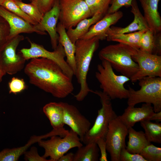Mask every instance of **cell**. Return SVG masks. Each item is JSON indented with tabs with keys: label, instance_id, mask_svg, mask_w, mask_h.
<instances>
[{
	"label": "cell",
	"instance_id": "1",
	"mask_svg": "<svg viewBox=\"0 0 161 161\" xmlns=\"http://www.w3.org/2000/svg\"><path fill=\"white\" fill-rule=\"evenodd\" d=\"M24 72L31 84L55 97L64 98L74 91L72 79L50 60L32 59L25 66Z\"/></svg>",
	"mask_w": 161,
	"mask_h": 161
},
{
	"label": "cell",
	"instance_id": "2",
	"mask_svg": "<svg viewBox=\"0 0 161 161\" xmlns=\"http://www.w3.org/2000/svg\"><path fill=\"white\" fill-rule=\"evenodd\" d=\"M99 41L97 38L94 37L80 39L75 43L76 70L74 75L80 86L79 92L74 95L78 101L83 100L89 93L93 91L88 86L87 75L94 54L99 47Z\"/></svg>",
	"mask_w": 161,
	"mask_h": 161
},
{
	"label": "cell",
	"instance_id": "3",
	"mask_svg": "<svg viewBox=\"0 0 161 161\" xmlns=\"http://www.w3.org/2000/svg\"><path fill=\"white\" fill-rule=\"evenodd\" d=\"M137 49L129 45L118 43L103 48L99 51L98 56L100 60L108 61L117 71L130 78L138 69L137 64L132 58Z\"/></svg>",
	"mask_w": 161,
	"mask_h": 161
},
{
	"label": "cell",
	"instance_id": "4",
	"mask_svg": "<svg viewBox=\"0 0 161 161\" xmlns=\"http://www.w3.org/2000/svg\"><path fill=\"white\" fill-rule=\"evenodd\" d=\"M101 61V63L97 65L95 77L102 91L111 100L127 99L129 91L124 87V84L130 80V78L122 75H116L108 61Z\"/></svg>",
	"mask_w": 161,
	"mask_h": 161
},
{
	"label": "cell",
	"instance_id": "5",
	"mask_svg": "<svg viewBox=\"0 0 161 161\" xmlns=\"http://www.w3.org/2000/svg\"><path fill=\"white\" fill-rule=\"evenodd\" d=\"M140 89L135 90L129 86L128 106L144 103L153 105L155 112L161 111V77L148 76L138 80Z\"/></svg>",
	"mask_w": 161,
	"mask_h": 161
},
{
	"label": "cell",
	"instance_id": "6",
	"mask_svg": "<svg viewBox=\"0 0 161 161\" xmlns=\"http://www.w3.org/2000/svg\"><path fill=\"white\" fill-rule=\"evenodd\" d=\"M92 92L99 97L102 106L98 110L93 126L84 137L82 142L85 145L96 143L100 138L105 139L110 122L117 116L113 108L112 100L107 95L99 90H93Z\"/></svg>",
	"mask_w": 161,
	"mask_h": 161
},
{
	"label": "cell",
	"instance_id": "7",
	"mask_svg": "<svg viewBox=\"0 0 161 161\" xmlns=\"http://www.w3.org/2000/svg\"><path fill=\"white\" fill-rule=\"evenodd\" d=\"M38 142L39 145L44 150L43 157H49L50 161H58L71 149L83 145L78 135L71 129L64 137L54 136L49 140L41 139Z\"/></svg>",
	"mask_w": 161,
	"mask_h": 161
},
{
	"label": "cell",
	"instance_id": "8",
	"mask_svg": "<svg viewBox=\"0 0 161 161\" xmlns=\"http://www.w3.org/2000/svg\"><path fill=\"white\" fill-rule=\"evenodd\" d=\"M30 44V48H23L19 52L26 61L37 58H43L52 60L56 63L64 73L70 78L74 75L73 72L65 60L66 55L62 45L58 43L56 48L49 51L41 45L36 44L27 38Z\"/></svg>",
	"mask_w": 161,
	"mask_h": 161
},
{
	"label": "cell",
	"instance_id": "9",
	"mask_svg": "<svg viewBox=\"0 0 161 161\" xmlns=\"http://www.w3.org/2000/svg\"><path fill=\"white\" fill-rule=\"evenodd\" d=\"M59 20L66 30L75 27L82 20L92 16L84 0H59Z\"/></svg>",
	"mask_w": 161,
	"mask_h": 161
},
{
	"label": "cell",
	"instance_id": "10",
	"mask_svg": "<svg viewBox=\"0 0 161 161\" xmlns=\"http://www.w3.org/2000/svg\"><path fill=\"white\" fill-rule=\"evenodd\" d=\"M24 39L20 34L8 40L0 49V58L2 69L10 75L16 74L24 68L26 60L20 53H16L19 43Z\"/></svg>",
	"mask_w": 161,
	"mask_h": 161
},
{
	"label": "cell",
	"instance_id": "11",
	"mask_svg": "<svg viewBox=\"0 0 161 161\" xmlns=\"http://www.w3.org/2000/svg\"><path fill=\"white\" fill-rule=\"evenodd\" d=\"M128 129L118 116L110 122L105 138L106 150L112 161H120L122 149L126 147V138Z\"/></svg>",
	"mask_w": 161,
	"mask_h": 161
},
{
	"label": "cell",
	"instance_id": "12",
	"mask_svg": "<svg viewBox=\"0 0 161 161\" xmlns=\"http://www.w3.org/2000/svg\"><path fill=\"white\" fill-rule=\"evenodd\" d=\"M132 58L138 66L137 72L130 78L132 82H135L146 77H161V55L146 53L137 49Z\"/></svg>",
	"mask_w": 161,
	"mask_h": 161
},
{
	"label": "cell",
	"instance_id": "13",
	"mask_svg": "<svg viewBox=\"0 0 161 161\" xmlns=\"http://www.w3.org/2000/svg\"><path fill=\"white\" fill-rule=\"evenodd\" d=\"M63 109L64 121L76 132L82 142L84 136L91 128L89 121L83 115L75 106L61 102Z\"/></svg>",
	"mask_w": 161,
	"mask_h": 161
},
{
	"label": "cell",
	"instance_id": "14",
	"mask_svg": "<svg viewBox=\"0 0 161 161\" xmlns=\"http://www.w3.org/2000/svg\"><path fill=\"white\" fill-rule=\"evenodd\" d=\"M60 11L59 0H56L54 4L49 11L45 13L41 21L35 26L39 31L46 34L48 33L50 38L52 48L55 49L58 43V35L57 26Z\"/></svg>",
	"mask_w": 161,
	"mask_h": 161
},
{
	"label": "cell",
	"instance_id": "15",
	"mask_svg": "<svg viewBox=\"0 0 161 161\" xmlns=\"http://www.w3.org/2000/svg\"><path fill=\"white\" fill-rule=\"evenodd\" d=\"M44 113L48 118L53 130L50 133L51 136H58L61 137L65 136L69 131L64 127L63 109L61 102H50L43 107Z\"/></svg>",
	"mask_w": 161,
	"mask_h": 161
},
{
	"label": "cell",
	"instance_id": "16",
	"mask_svg": "<svg viewBox=\"0 0 161 161\" xmlns=\"http://www.w3.org/2000/svg\"><path fill=\"white\" fill-rule=\"evenodd\" d=\"M0 16L7 21L10 27L9 40L22 33L35 32L41 35H45L38 30L35 25L30 24L1 5Z\"/></svg>",
	"mask_w": 161,
	"mask_h": 161
},
{
	"label": "cell",
	"instance_id": "17",
	"mask_svg": "<svg viewBox=\"0 0 161 161\" xmlns=\"http://www.w3.org/2000/svg\"><path fill=\"white\" fill-rule=\"evenodd\" d=\"M123 16V13L120 11L112 13H107L101 19L92 25L87 33L80 39H88L96 37L100 40L106 39L108 30Z\"/></svg>",
	"mask_w": 161,
	"mask_h": 161
},
{
	"label": "cell",
	"instance_id": "18",
	"mask_svg": "<svg viewBox=\"0 0 161 161\" xmlns=\"http://www.w3.org/2000/svg\"><path fill=\"white\" fill-rule=\"evenodd\" d=\"M154 112L152 105L145 103L140 107L128 106L123 114L118 117L128 129L133 127L137 123L149 120Z\"/></svg>",
	"mask_w": 161,
	"mask_h": 161
},
{
	"label": "cell",
	"instance_id": "19",
	"mask_svg": "<svg viewBox=\"0 0 161 161\" xmlns=\"http://www.w3.org/2000/svg\"><path fill=\"white\" fill-rule=\"evenodd\" d=\"M131 7V12L134 16L132 22L124 27L111 26L107 32V36L149 29L147 22L140 10L136 0L132 1Z\"/></svg>",
	"mask_w": 161,
	"mask_h": 161
},
{
	"label": "cell",
	"instance_id": "20",
	"mask_svg": "<svg viewBox=\"0 0 161 161\" xmlns=\"http://www.w3.org/2000/svg\"><path fill=\"white\" fill-rule=\"evenodd\" d=\"M149 30L154 34L161 31V17L158 11L160 0H139Z\"/></svg>",
	"mask_w": 161,
	"mask_h": 161
},
{
	"label": "cell",
	"instance_id": "21",
	"mask_svg": "<svg viewBox=\"0 0 161 161\" xmlns=\"http://www.w3.org/2000/svg\"><path fill=\"white\" fill-rule=\"evenodd\" d=\"M66 29L60 22L57 26L58 35V43L63 46L66 58V61L72 70L74 75L76 70L75 61V44L71 41L66 32Z\"/></svg>",
	"mask_w": 161,
	"mask_h": 161
},
{
	"label": "cell",
	"instance_id": "22",
	"mask_svg": "<svg viewBox=\"0 0 161 161\" xmlns=\"http://www.w3.org/2000/svg\"><path fill=\"white\" fill-rule=\"evenodd\" d=\"M104 16L96 14L92 17L84 19L77 24L75 27L67 30L66 32L68 37L74 44L81 38L88 31L90 27L101 19Z\"/></svg>",
	"mask_w": 161,
	"mask_h": 161
},
{
	"label": "cell",
	"instance_id": "23",
	"mask_svg": "<svg viewBox=\"0 0 161 161\" xmlns=\"http://www.w3.org/2000/svg\"><path fill=\"white\" fill-rule=\"evenodd\" d=\"M128 134L129 140L126 148L131 153L140 154L145 146L151 143L142 131H137L130 127L128 129Z\"/></svg>",
	"mask_w": 161,
	"mask_h": 161
},
{
	"label": "cell",
	"instance_id": "24",
	"mask_svg": "<svg viewBox=\"0 0 161 161\" xmlns=\"http://www.w3.org/2000/svg\"><path fill=\"white\" fill-rule=\"evenodd\" d=\"M146 30H143L129 33L109 35L107 36L106 39L108 41L117 42L129 45L136 49H139L140 39L143 33Z\"/></svg>",
	"mask_w": 161,
	"mask_h": 161
},
{
	"label": "cell",
	"instance_id": "25",
	"mask_svg": "<svg viewBox=\"0 0 161 161\" xmlns=\"http://www.w3.org/2000/svg\"><path fill=\"white\" fill-rule=\"evenodd\" d=\"M78 148L74 154V161H97L99 156V148L95 143H89Z\"/></svg>",
	"mask_w": 161,
	"mask_h": 161
},
{
	"label": "cell",
	"instance_id": "26",
	"mask_svg": "<svg viewBox=\"0 0 161 161\" xmlns=\"http://www.w3.org/2000/svg\"><path fill=\"white\" fill-rule=\"evenodd\" d=\"M141 127L144 130V134L150 143H161V123H154L149 120L140 122Z\"/></svg>",
	"mask_w": 161,
	"mask_h": 161
},
{
	"label": "cell",
	"instance_id": "27",
	"mask_svg": "<svg viewBox=\"0 0 161 161\" xmlns=\"http://www.w3.org/2000/svg\"><path fill=\"white\" fill-rule=\"evenodd\" d=\"M92 16L100 13L105 16L107 13L112 0H84Z\"/></svg>",
	"mask_w": 161,
	"mask_h": 161
},
{
	"label": "cell",
	"instance_id": "28",
	"mask_svg": "<svg viewBox=\"0 0 161 161\" xmlns=\"http://www.w3.org/2000/svg\"><path fill=\"white\" fill-rule=\"evenodd\" d=\"M29 146L27 143L24 146L4 149L0 152V161H17Z\"/></svg>",
	"mask_w": 161,
	"mask_h": 161
},
{
	"label": "cell",
	"instance_id": "29",
	"mask_svg": "<svg viewBox=\"0 0 161 161\" xmlns=\"http://www.w3.org/2000/svg\"><path fill=\"white\" fill-rule=\"evenodd\" d=\"M0 5L32 25L37 24L23 11L14 0H3Z\"/></svg>",
	"mask_w": 161,
	"mask_h": 161
},
{
	"label": "cell",
	"instance_id": "30",
	"mask_svg": "<svg viewBox=\"0 0 161 161\" xmlns=\"http://www.w3.org/2000/svg\"><path fill=\"white\" fill-rule=\"evenodd\" d=\"M14 0L23 11L37 23L41 21L43 15L35 5L32 2L25 3L21 0Z\"/></svg>",
	"mask_w": 161,
	"mask_h": 161
},
{
	"label": "cell",
	"instance_id": "31",
	"mask_svg": "<svg viewBox=\"0 0 161 161\" xmlns=\"http://www.w3.org/2000/svg\"><path fill=\"white\" fill-rule=\"evenodd\" d=\"M154 43V34L148 29L145 31L141 36L139 49L144 52L153 54Z\"/></svg>",
	"mask_w": 161,
	"mask_h": 161
},
{
	"label": "cell",
	"instance_id": "32",
	"mask_svg": "<svg viewBox=\"0 0 161 161\" xmlns=\"http://www.w3.org/2000/svg\"><path fill=\"white\" fill-rule=\"evenodd\" d=\"M140 154L146 161H161V148L151 143L145 146Z\"/></svg>",
	"mask_w": 161,
	"mask_h": 161
},
{
	"label": "cell",
	"instance_id": "33",
	"mask_svg": "<svg viewBox=\"0 0 161 161\" xmlns=\"http://www.w3.org/2000/svg\"><path fill=\"white\" fill-rule=\"evenodd\" d=\"M10 30L7 21L0 16V49L8 40Z\"/></svg>",
	"mask_w": 161,
	"mask_h": 161
},
{
	"label": "cell",
	"instance_id": "34",
	"mask_svg": "<svg viewBox=\"0 0 161 161\" xmlns=\"http://www.w3.org/2000/svg\"><path fill=\"white\" fill-rule=\"evenodd\" d=\"M9 93L16 94L25 89L26 86L24 80L18 78L13 77L9 82Z\"/></svg>",
	"mask_w": 161,
	"mask_h": 161
},
{
	"label": "cell",
	"instance_id": "35",
	"mask_svg": "<svg viewBox=\"0 0 161 161\" xmlns=\"http://www.w3.org/2000/svg\"><path fill=\"white\" fill-rule=\"evenodd\" d=\"M120 161H146L140 154H133L129 152L126 148L120 152Z\"/></svg>",
	"mask_w": 161,
	"mask_h": 161
},
{
	"label": "cell",
	"instance_id": "36",
	"mask_svg": "<svg viewBox=\"0 0 161 161\" xmlns=\"http://www.w3.org/2000/svg\"><path fill=\"white\" fill-rule=\"evenodd\" d=\"M25 161H50L39 154L37 148L35 147H31L29 151H26L24 154Z\"/></svg>",
	"mask_w": 161,
	"mask_h": 161
},
{
	"label": "cell",
	"instance_id": "37",
	"mask_svg": "<svg viewBox=\"0 0 161 161\" xmlns=\"http://www.w3.org/2000/svg\"><path fill=\"white\" fill-rule=\"evenodd\" d=\"M56 0H34L31 2L35 5L44 15L53 6Z\"/></svg>",
	"mask_w": 161,
	"mask_h": 161
},
{
	"label": "cell",
	"instance_id": "38",
	"mask_svg": "<svg viewBox=\"0 0 161 161\" xmlns=\"http://www.w3.org/2000/svg\"><path fill=\"white\" fill-rule=\"evenodd\" d=\"M133 0H112L107 13H112L119 11L122 7H131Z\"/></svg>",
	"mask_w": 161,
	"mask_h": 161
},
{
	"label": "cell",
	"instance_id": "39",
	"mask_svg": "<svg viewBox=\"0 0 161 161\" xmlns=\"http://www.w3.org/2000/svg\"><path fill=\"white\" fill-rule=\"evenodd\" d=\"M96 143L97 145L100 152V161H107V155L106 152V143L105 139L103 138L98 139Z\"/></svg>",
	"mask_w": 161,
	"mask_h": 161
},
{
	"label": "cell",
	"instance_id": "40",
	"mask_svg": "<svg viewBox=\"0 0 161 161\" xmlns=\"http://www.w3.org/2000/svg\"><path fill=\"white\" fill-rule=\"evenodd\" d=\"M154 49L153 54L159 55L161 54V32L154 34Z\"/></svg>",
	"mask_w": 161,
	"mask_h": 161
},
{
	"label": "cell",
	"instance_id": "41",
	"mask_svg": "<svg viewBox=\"0 0 161 161\" xmlns=\"http://www.w3.org/2000/svg\"><path fill=\"white\" fill-rule=\"evenodd\" d=\"M74 154L72 152H70L66 155L62 156L58 161H74Z\"/></svg>",
	"mask_w": 161,
	"mask_h": 161
},
{
	"label": "cell",
	"instance_id": "42",
	"mask_svg": "<svg viewBox=\"0 0 161 161\" xmlns=\"http://www.w3.org/2000/svg\"><path fill=\"white\" fill-rule=\"evenodd\" d=\"M150 120H155L158 122L161 121V111L154 112L150 118Z\"/></svg>",
	"mask_w": 161,
	"mask_h": 161
},
{
	"label": "cell",
	"instance_id": "43",
	"mask_svg": "<svg viewBox=\"0 0 161 161\" xmlns=\"http://www.w3.org/2000/svg\"><path fill=\"white\" fill-rule=\"evenodd\" d=\"M6 74V73L2 69H0V82L1 81L3 77Z\"/></svg>",
	"mask_w": 161,
	"mask_h": 161
},
{
	"label": "cell",
	"instance_id": "44",
	"mask_svg": "<svg viewBox=\"0 0 161 161\" xmlns=\"http://www.w3.org/2000/svg\"><path fill=\"white\" fill-rule=\"evenodd\" d=\"M0 69H2L1 66V61H0Z\"/></svg>",
	"mask_w": 161,
	"mask_h": 161
},
{
	"label": "cell",
	"instance_id": "45",
	"mask_svg": "<svg viewBox=\"0 0 161 161\" xmlns=\"http://www.w3.org/2000/svg\"><path fill=\"white\" fill-rule=\"evenodd\" d=\"M3 0H0V5L1 4Z\"/></svg>",
	"mask_w": 161,
	"mask_h": 161
},
{
	"label": "cell",
	"instance_id": "46",
	"mask_svg": "<svg viewBox=\"0 0 161 161\" xmlns=\"http://www.w3.org/2000/svg\"><path fill=\"white\" fill-rule=\"evenodd\" d=\"M29 0L30 1V2H32L34 0Z\"/></svg>",
	"mask_w": 161,
	"mask_h": 161
}]
</instances>
